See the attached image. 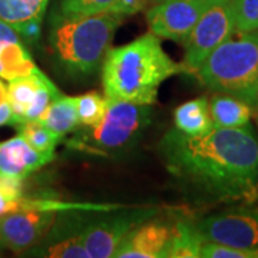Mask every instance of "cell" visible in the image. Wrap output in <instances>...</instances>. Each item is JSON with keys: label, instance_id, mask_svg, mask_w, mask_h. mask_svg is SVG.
Returning <instances> with one entry per match:
<instances>
[{"label": "cell", "instance_id": "8fae6325", "mask_svg": "<svg viewBox=\"0 0 258 258\" xmlns=\"http://www.w3.org/2000/svg\"><path fill=\"white\" fill-rule=\"evenodd\" d=\"M74 210L59 211L45 238L40 241L42 247L36 249V255L50 258H91L83 244V228L88 214Z\"/></svg>", "mask_w": 258, "mask_h": 258}, {"label": "cell", "instance_id": "484cf974", "mask_svg": "<svg viewBox=\"0 0 258 258\" xmlns=\"http://www.w3.org/2000/svg\"><path fill=\"white\" fill-rule=\"evenodd\" d=\"M148 6H151L149 0H116L109 10L126 18V16L145 10Z\"/></svg>", "mask_w": 258, "mask_h": 258}, {"label": "cell", "instance_id": "5bb4252c", "mask_svg": "<svg viewBox=\"0 0 258 258\" xmlns=\"http://www.w3.org/2000/svg\"><path fill=\"white\" fill-rule=\"evenodd\" d=\"M36 71L39 69L16 29L0 19V78L13 81Z\"/></svg>", "mask_w": 258, "mask_h": 258}, {"label": "cell", "instance_id": "277c9868", "mask_svg": "<svg viewBox=\"0 0 258 258\" xmlns=\"http://www.w3.org/2000/svg\"><path fill=\"white\" fill-rule=\"evenodd\" d=\"M237 35L212 50L194 74L211 91L254 105L258 95V30Z\"/></svg>", "mask_w": 258, "mask_h": 258}, {"label": "cell", "instance_id": "e0dca14e", "mask_svg": "<svg viewBox=\"0 0 258 258\" xmlns=\"http://www.w3.org/2000/svg\"><path fill=\"white\" fill-rule=\"evenodd\" d=\"M174 123L175 128L185 135H203L214 128L208 99L205 96L197 98L179 105L174 112Z\"/></svg>", "mask_w": 258, "mask_h": 258}, {"label": "cell", "instance_id": "1f68e13d", "mask_svg": "<svg viewBox=\"0 0 258 258\" xmlns=\"http://www.w3.org/2000/svg\"><path fill=\"white\" fill-rule=\"evenodd\" d=\"M255 106H257V109H258V95H257V99H255V103H254Z\"/></svg>", "mask_w": 258, "mask_h": 258}, {"label": "cell", "instance_id": "ffe728a7", "mask_svg": "<svg viewBox=\"0 0 258 258\" xmlns=\"http://www.w3.org/2000/svg\"><path fill=\"white\" fill-rule=\"evenodd\" d=\"M49 0H0V19L16 29L32 19H43Z\"/></svg>", "mask_w": 258, "mask_h": 258}, {"label": "cell", "instance_id": "52a82bcc", "mask_svg": "<svg viewBox=\"0 0 258 258\" xmlns=\"http://www.w3.org/2000/svg\"><path fill=\"white\" fill-rule=\"evenodd\" d=\"M205 242L234 248H258V208L244 207L215 212L197 224Z\"/></svg>", "mask_w": 258, "mask_h": 258}, {"label": "cell", "instance_id": "5b68a950", "mask_svg": "<svg viewBox=\"0 0 258 258\" xmlns=\"http://www.w3.org/2000/svg\"><path fill=\"white\" fill-rule=\"evenodd\" d=\"M151 120V105L106 99L102 120L93 126L89 142L93 149L112 152L132 147Z\"/></svg>", "mask_w": 258, "mask_h": 258}, {"label": "cell", "instance_id": "30bf717a", "mask_svg": "<svg viewBox=\"0 0 258 258\" xmlns=\"http://www.w3.org/2000/svg\"><path fill=\"white\" fill-rule=\"evenodd\" d=\"M59 211L45 207H26L0 217V242L5 248L22 252L45 238Z\"/></svg>", "mask_w": 258, "mask_h": 258}, {"label": "cell", "instance_id": "d4e9b609", "mask_svg": "<svg viewBox=\"0 0 258 258\" xmlns=\"http://www.w3.org/2000/svg\"><path fill=\"white\" fill-rule=\"evenodd\" d=\"M203 258H258V248H234L215 242H204Z\"/></svg>", "mask_w": 258, "mask_h": 258}, {"label": "cell", "instance_id": "ba28073f", "mask_svg": "<svg viewBox=\"0 0 258 258\" xmlns=\"http://www.w3.org/2000/svg\"><path fill=\"white\" fill-rule=\"evenodd\" d=\"M151 211H129L88 218L83 228V244L91 258L115 257L120 244L138 224L148 220Z\"/></svg>", "mask_w": 258, "mask_h": 258}, {"label": "cell", "instance_id": "ac0fdd59", "mask_svg": "<svg viewBox=\"0 0 258 258\" xmlns=\"http://www.w3.org/2000/svg\"><path fill=\"white\" fill-rule=\"evenodd\" d=\"M39 122H42L50 131H53L60 138L71 134L79 126L74 96H63L60 93L49 105V108L39 119Z\"/></svg>", "mask_w": 258, "mask_h": 258}, {"label": "cell", "instance_id": "cb8c5ba5", "mask_svg": "<svg viewBox=\"0 0 258 258\" xmlns=\"http://www.w3.org/2000/svg\"><path fill=\"white\" fill-rule=\"evenodd\" d=\"M235 33L258 30V0H234Z\"/></svg>", "mask_w": 258, "mask_h": 258}, {"label": "cell", "instance_id": "4fadbf2b", "mask_svg": "<svg viewBox=\"0 0 258 258\" xmlns=\"http://www.w3.org/2000/svg\"><path fill=\"white\" fill-rule=\"evenodd\" d=\"M53 159V154L40 152L20 135L0 142V175L25 179Z\"/></svg>", "mask_w": 258, "mask_h": 258}, {"label": "cell", "instance_id": "d6986e66", "mask_svg": "<svg viewBox=\"0 0 258 258\" xmlns=\"http://www.w3.org/2000/svg\"><path fill=\"white\" fill-rule=\"evenodd\" d=\"M204 242L197 224L176 221L166 258H200Z\"/></svg>", "mask_w": 258, "mask_h": 258}, {"label": "cell", "instance_id": "d6a6232c", "mask_svg": "<svg viewBox=\"0 0 258 258\" xmlns=\"http://www.w3.org/2000/svg\"><path fill=\"white\" fill-rule=\"evenodd\" d=\"M2 247H3V245H2V242H0V248H2Z\"/></svg>", "mask_w": 258, "mask_h": 258}, {"label": "cell", "instance_id": "9c48e42d", "mask_svg": "<svg viewBox=\"0 0 258 258\" xmlns=\"http://www.w3.org/2000/svg\"><path fill=\"white\" fill-rule=\"evenodd\" d=\"M212 0H159L147 10L148 28L158 37L184 43Z\"/></svg>", "mask_w": 258, "mask_h": 258}, {"label": "cell", "instance_id": "603a6c76", "mask_svg": "<svg viewBox=\"0 0 258 258\" xmlns=\"http://www.w3.org/2000/svg\"><path fill=\"white\" fill-rule=\"evenodd\" d=\"M116 0H62L57 16L64 19L82 18L106 12Z\"/></svg>", "mask_w": 258, "mask_h": 258}, {"label": "cell", "instance_id": "2e32d148", "mask_svg": "<svg viewBox=\"0 0 258 258\" xmlns=\"http://www.w3.org/2000/svg\"><path fill=\"white\" fill-rule=\"evenodd\" d=\"M50 79L40 71H36L35 74L18 78L9 81L8 86V96L9 103L15 116V126H19L23 123L25 113L28 111L29 105L33 102L39 89L46 85Z\"/></svg>", "mask_w": 258, "mask_h": 258}, {"label": "cell", "instance_id": "7a4b0ae2", "mask_svg": "<svg viewBox=\"0 0 258 258\" xmlns=\"http://www.w3.org/2000/svg\"><path fill=\"white\" fill-rule=\"evenodd\" d=\"M184 72V63L174 62L159 37L149 33L108 50L102 63V86L106 99L152 105L159 86Z\"/></svg>", "mask_w": 258, "mask_h": 258}, {"label": "cell", "instance_id": "7402d4cb", "mask_svg": "<svg viewBox=\"0 0 258 258\" xmlns=\"http://www.w3.org/2000/svg\"><path fill=\"white\" fill-rule=\"evenodd\" d=\"M76 112L79 125L86 128L96 126L103 118V113L106 109V98H102L98 92H89L75 96Z\"/></svg>", "mask_w": 258, "mask_h": 258}, {"label": "cell", "instance_id": "4316f807", "mask_svg": "<svg viewBox=\"0 0 258 258\" xmlns=\"http://www.w3.org/2000/svg\"><path fill=\"white\" fill-rule=\"evenodd\" d=\"M16 32L25 43H36L42 33V19H32L29 22H25L23 25L16 28Z\"/></svg>", "mask_w": 258, "mask_h": 258}, {"label": "cell", "instance_id": "7c38bea8", "mask_svg": "<svg viewBox=\"0 0 258 258\" xmlns=\"http://www.w3.org/2000/svg\"><path fill=\"white\" fill-rule=\"evenodd\" d=\"M175 222L151 220L138 224L116 251V258H166Z\"/></svg>", "mask_w": 258, "mask_h": 258}, {"label": "cell", "instance_id": "8992f818", "mask_svg": "<svg viewBox=\"0 0 258 258\" xmlns=\"http://www.w3.org/2000/svg\"><path fill=\"white\" fill-rule=\"evenodd\" d=\"M234 33V0H212L185 39V72H195L212 50Z\"/></svg>", "mask_w": 258, "mask_h": 258}, {"label": "cell", "instance_id": "44dd1931", "mask_svg": "<svg viewBox=\"0 0 258 258\" xmlns=\"http://www.w3.org/2000/svg\"><path fill=\"white\" fill-rule=\"evenodd\" d=\"M19 135L28 142L29 145L46 154H53L57 144L60 142V137L53 131L45 126L39 120H29L19 125Z\"/></svg>", "mask_w": 258, "mask_h": 258}, {"label": "cell", "instance_id": "6da1fadb", "mask_svg": "<svg viewBox=\"0 0 258 258\" xmlns=\"http://www.w3.org/2000/svg\"><path fill=\"white\" fill-rule=\"evenodd\" d=\"M166 169L191 197L215 204L258 203V139L249 125L185 135L174 128L161 141Z\"/></svg>", "mask_w": 258, "mask_h": 258}, {"label": "cell", "instance_id": "4dcf8cb0", "mask_svg": "<svg viewBox=\"0 0 258 258\" xmlns=\"http://www.w3.org/2000/svg\"><path fill=\"white\" fill-rule=\"evenodd\" d=\"M151 2V5H154V3H157V2H159V0H149Z\"/></svg>", "mask_w": 258, "mask_h": 258}, {"label": "cell", "instance_id": "f546056e", "mask_svg": "<svg viewBox=\"0 0 258 258\" xmlns=\"http://www.w3.org/2000/svg\"><path fill=\"white\" fill-rule=\"evenodd\" d=\"M9 103V96H8V86L0 81V106Z\"/></svg>", "mask_w": 258, "mask_h": 258}, {"label": "cell", "instance_id": "83f0119b", "mask_svg": "<svg viewBox=\"0 0 258 258\" xmlns=\"http://www.w3.org/2000/svg\"><path fill=\"white\" fill-rule=\"evenodd\" d=\"M22 203H23V198L15 201V200H10L9 197H6L5 194L0 191V217L22 210Z\"/></svg>", "mask_w": 258, "mask_h": 258}, {"label": "cell", "instance_id": "9a60e30c", "mask_svg": "<svg viewBox=\"0 0 258 258\" xmlns=\"http://www.w3.org/2000/svg\"><path fill=\"white\" fill-rule=\"evenodd\" d=\"M208 108L215 128H241L248 125L252 116L249 103L227 93H215L208 101Z\"/></svg>", "mask_w": 258, "mask_h": 258}, {"label": "cell", "instance_id": "f1b7e54d", "mask_svg": "<svg viewBox=\"0 0 258 258\" xmlns=\"http://www.w3.org/2000/svg\"><path fill=\"white\" fill-rule=\"evenodd\" d=\"M5 125H15V116H13L10 103L0 106V126H5Z\"/></svg>", "mask_w": 258, "mask_h": 258}, {"label": "cell", "instance_id": "3957f363", "mask_svg": "<svg viewBox=\"0 0 258 258\" xmlns=\"http://www.w3.org/2000/svg\"><path fill=\"white\" fill-rule=\"evenodd\" d=\"M123 19L111 10L72 19L56 15L49 42L56 62L64 74L75 79L92 76L103 63L113 35Z\"/></svg>", "mask_w": 258, "mask_h": 258}]
</instances>
